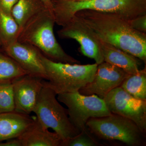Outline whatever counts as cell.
<instances>
[{
    "label": "cell",
    "instance_id": "6da1fadb",
    "mask_svg": "<svg viewBox=\"0 0 146 146\" xmlns=\"http://www.w3.org/2000/svg\"><path fill=\"white\" fill-rule=\"evenodd\" d=\"M75 15L98 39L130 54L146 63V33L131 27L128 20L115 13L83 10Z\"/></svg>",
    "mask_w": 146,
    "mask_h": 146
},
{
    "label": "cell",
    "instance_id": "7a4b0ae2",
    "mask_svg": "<svg viewBox=\"0 0 146 146\" xmlns=\"http://www.w3.org/2000/svg\"><path fill=\"white\" fill-rule=\"evenodd\" d=\"M55 20L52 12L44 8L31 18L20 30L17 40L33 46L50 60L79 64L59 44L54 32Z\"/></svg>",
    "mask_w": 146,
    "mask_h": 146
},
{
    "label": "cell",
    "instance_id": "3957f363",
    "mask_svg": "<svg viewBox=\"0 0 146 146\" xmlns=\"http://www.w3.org/2000/svg\"><path fill=\"white\" fill-rule=\"evenodd\" d=\"M53 4L56 24L61 27L76 13L86 9L115 13L127 20L146 14V0H57Z\"/></svg>",
    "mask_w": 146,
    "mask_h": 146
},
{
    "label": "cell",
    "instance_id": "277c9868",
    "mask_svg": "<svg viewBox=\"0 0 146 146\" xmlns=\"http://www.w3.org/2000/svg\"><path fill=\"white\" fill-rule=\"evenodd\" d=\"M41 61L44 68L46 80L44 83L56 94L79 91L94 79L98 65L56 62L43 54Z\"/></svg>",
    "mask_w": 146,
    "mask_h": 146
},
{
    "label": "cell",
    "instance_id": "5b68a950",
    "mask_svg": "<svg viewBox=\"0 0 146 146\" xmlns=\"http://www.w3.org/2000/svg\"><path fill=\"white\" fill-rule=\"evenodd\" d=\"M56 95L44 81V86L33 112L41 125L45 128H51L63 140V146H65L69 140L80 132L71 123L67 109L60 104L56 98Z\"/></svg>",
    "mask_w": 146,
    "mask_h": 146
},
{
    "label": "cell",
    "instance_id": "8992f818",
    "mask_svg": "<svg viewBox=\"0 0 146 146\" xmlns=\"http://www.w3.org/2000/svg\"><path fill=\"white\" fill-rule=\"evenodd\" d=\"M86 126L92 134L103 140L119 141L128 146L145 145V133L133 121L120 115L112 113L106 117L91 118Z\"/></svg>",
    "mask_w": 146,
    "mask_h": 146
},
{
    "label": "cell",
    "instance_id": "52a82bcc",
    "mask_svg": "<svg viewBox=\"0 0 146 146\" xmlns=\"http://www.w3.org/2000/svg\"><path fill=\"white\" fill-rule=\"evenodd\" d=\"M57 95L58 101L68 108L71 123L80 132L87 130L86 123L90 118L106 117L112 114L104 100L97 95L85 96L78 91Z\"/></svg>",
    "mask_w": 146,
    "mask_h": 146
},
{
    "label": "cell",
    "instance_id": "ba28073f",
    "mask_svg": "<svg viewBox=\"0 0 146 146\" xmlns=\"http://www.w3.org/2000/svg\"><path fill=\"white\" fill-rule=\"evenodd\" d=\"M103 99L111 113L131 120L146 133V101L133 98L121 86L112 89Z\"/></svg>",
    "mask_w": 146,
    "mask_h": 146
},
{
    "label": "cell",
    "instance_id": "9c48e42d",
    "mask_svg": "<svg viewBox=\"0 0 146 146\" xmlns=\"http://www.w3.org/2000/svg\"><path fill=\"white\" fill-rule=\"evenodd\" d=\"M57 33L61 39L77 41L80 46L81 53L94 59L98 65L104 62L98 39L78 16L75 15Z\"/></svg>",
    "mask_w": 146,
    "mask_h": 146
},
{
    "label": "cell",
    "instance_id": "30bf717a",
    "mask_svg": "<svg viewBox=\"0 0 146 146\" xmlns=\"http://www.w3.org/2000/svg\"><path fill=\"white\" fill-rule=\"evenodd\" d=\"M129 74L122 69L107 63L98 65L93 80L79 90L82 95H96L104 99L112 89L121 86Z\"/></svg>",
    "mask_w": 146,
    "mask_h": 146
},
{
    "label": "cell",
    "instance_id": "8fae6325",
    "mask_svg": "<svg viewBox=\"0 0 146 146\" xmlns=\"http://www.w3.org/2000/svg\"><path fill=\"white\" fill-rule=\"evenodd\" d=\"M44 80L27 74L13 80L15 112L26 115L33 112Z\"/></svg>",
    "mask_w": 146,
    "mask_h": 146
},
{
    "label": "cell",
    "instance_id": "7c38bea8",
    "mask_svg": "<svg viewBox=\"0 0 146 146\" xmlns=\"http://www.w3.org/2000/svg\"><path fill=\"white\" fill-rule=\"evenodd\" d=\"M1 50L17 62L28 75L46 80L41 61L42 53L35 47L17 40L3 46Z\"/></svg>",
    "mask_w": 146,
    "mask_h": 146
},
{
    "label": "cell",
    "instance_id": "4fadbf2b",
    "mask_svg": "<svg viewBox=\"0 0 146 146\" xmlns=\"http://www.w3.org/2000/svg\"><path fill=\"white\" fill-rule=\"evenodd\" d=\"M35 118L15 111L0 113V142L19 138L34 123Z\"/></svg>",
    "mask_w": 146,
    "mask_h": 146
},
{
    "label": "cell",
    "instance_id": "5bb4252c",
    "mask_svg": "<svg viewBox=\"0 0 146 146\" xmlns=\"http://www.w3.org/2000/svg\"><path fill=\"white\" fill-rule=\"evenodd\" d=\"M99 39L105 62L121 68L129 74L139 71L140 61L138 58L113 45Z\"/></svg>",
    "mask_w": 146,
    "mask_h": 146
},
{
    "label": "cell",
    "instance_id": "9a60e30c",
    "mask_svg": "<svg viewBox=\"0 0 146 146\" xmlns=\"http://www.w3.org/2000/svg\"><path fill=\"white\" fill-rule=\"evenodd\" d=\"M18 138L22 146H63L60 136L42 126L36 118L33 124Z\"/></svg>",
    "mask_w": 146,
    "mask_h": 146
},
{
    "label": "cell",
    "instance_id": "2e32d148",
    "mask_svg": "<svg viewBox=\"0 0 146 146\" xmlns=\"http://www.w3.org/2000/svg\"><path fill=\"white\" fill-rule=\"evenodd\" d=\"M44 8L40 0H18L12 9L11 14L21 30L31 18Z\"/></svg>",
    "mask_w": 146,
    "mask_h": 146
},
{
    "label": "cell",
    "instance_id": "e0dca14e",
    "mask_svg": "<svg viewBox=\"0 0 146 146\" xmlns=\"http://www.w3.org/2000/svg\"><path fill=\"white\" fill-rule=\"evenodd\" d=\"M121 87L133 98L146 101V67L135 74H129Z\"/></svg>",
    "mask_w": 146,
    "mask_h": 146
},
{
    "label": "cell",
    "instance_id": "ac0fdd59",
    "mask_svg": "<svg viewBox=\"0 0 146 146\" xmlns=\"http://www.w3.org/2000/svg\"><path fill=\"white\" fill-rule=\"evenodd\" d=\"M20 31L19 25L11 13L0 9V37L2 47L17 40Z\"/></svg>",
    "mask_w": 146,
    "mask_h": 146
},
{
    "label": "cell",
    "instance_id": "d6986e66",
    "mask_svg": "<svg viewBox=\"0 0 146 146\" xmlns=\"http://www.w3.org/2000/svg\"><path fill=\"white\" fill-rule=\"evenodd\" d=\"M27 74L17 62L0 49V82L13 81Z\"/></svg>",
    "mask_w": 146,
    "mask_h": 146
},
{
    "label": "cell",
    "instance_id": "ffe728a7",
    "mask_svg": "<svg viewBox=\"0 0 146 146\" xmlns=\"http://www.w3.org/2000/svg\"><path fill=\"white\" fill-rule=\"evenodd\" d=\"M12 81L0 82V113L14 111Z\"/></svg>",
    "mask_w": 146,
    "mask_h": 146
},
{
    "label": "cell",
    "instance_id": "44dd1931",
    "mask_svg": "<svg viewBox=\"0 0 146 146\" xmlns=\"http://www.w3.org/2000/svg\"><path fill=\"white\" fill-rule=\"evenodd\" d=\"M91 133L87 130L82 131L79 134L71 138L66 143L65 146H96L100 144L91 135Z\"/></svg>",
    "mask_w": 146,
    "mask_h": 146
},
{
    "label": "cell",
    "instance_id": "7402d4cb",
    "mask_svg": "<svg viewBox=\"0 0 146 146\" xmlns=\"http://www.w3.org/2000/svg\"><path fill=\"white\" fill-rule=\"evenodd\" d=\"M128 22L132 28L140 32L146 33V14L128 20Z\"/></svg>",
    "mask_w": 146,
    "mask_h": 146
},
{
    "label": "cell",
    "instance_id": "603a6c76",
    "mask_svg": "<svg viewBox=\"0 0 146 146\" xmlns=\"http://www.w3.org/2000/svg\"><path fill=\"white\" fill-rule=\"evenodd\" d=\"M18 0H0V9L7 13H11L13 6Z\"/></svg>",
    "mask_w": 146,
    "mask_h": 146
},
{
    "label": "cell",
    "instance_id": "cb8c5ba5",
    "mask_svg": "<svg viewBox=\"0 0 146 146\" xmlns=\"http://www.w3.org/2000/svg\"><path fill=\"white\" fill-rule=\"evenodd\" d=\"M6 141L4 143L0 142V146H22L21 141L18 138H13Z\"/></svg>",
    "mask_w": 146,
    "mask_h": 146
},
{
    "label": "cell",
    "instance_id": "d4e9b609",
    "mask_svg": "<svg viewBox=\"0 0 146 146\" xmlns=\"http://www.w3.org/2000/svg\"><path fill=\"white\" fill-rule=\"evenodd\" d=\"M40 1H42V3L46 8L53 13V4L51 0H40Z\"/></svg>",
    "mask_w": 146,
    "mask_h": 146
},
{
    "label": "cell",
    "instance_id": "484cf974",
    "mask_svg": "<svg viewBox=\"0 0 146 146\" xmlns=\"http://www.w3.org/2000/svg\"><path fill=\"white\" fill-rule=\"evenodd\" d=\"M2 47V43L1 40V37H0V49H1Z\"/></svg>",
    "mask_w": 146,
    "mask_h": 146
},
{
    "label": "cell",
    "instance_id": "4316f807",
    "mask_svg": "<svg viewBox=\"0 0 146 146\" xmlns=\"http://www.w3.org/2000/svg\"><path fill=\"white\" fill-rule=\"evenodd\" d=\"M64 1H83V0H64Z\"/></svg>",
    "mask_w": 146,
    "mask_h": 146
},
{
    "label": "cell",
    "instance_id": "83f0119b",
    "mask_svg": "<svg viewBox=\"0 0 146 146\" xmlns=\"http://www.w3.org/2000/svg\"><path fill=\"white\" fill-rule=\"evenodd\" d=\"M57 1V0H51L52 1V3H53L55 1Z\"/></svg>",
    "mask_w": 146,
    "mask_h": 146
}]
</instances>
